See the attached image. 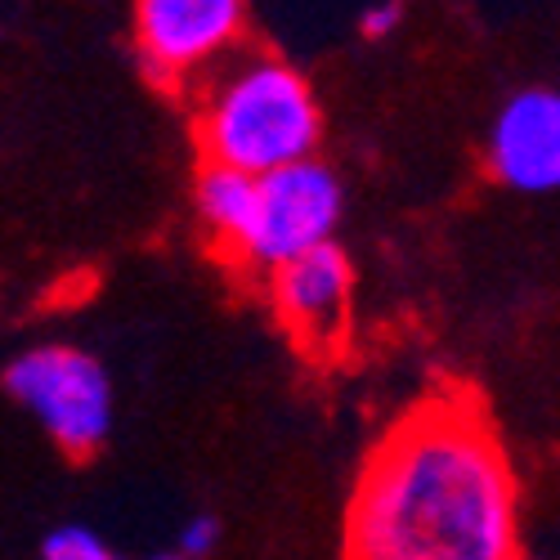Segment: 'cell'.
Masks as SVG:
<instances>
[{
    "mask_svg": "<svg viewBox=\"0 0 560 560\" xmlns=\"http://www.w3.org/2000/svg\"><path fill=\"white\" fill-rule=\"evenodd\" d=\"M516 538V466L466 390L399 417L368 453L346 516V560H511Z\"/></svg>",
    "mask_w": 560,
    "mask_h": 560,
    "instance_id": "cell-1",
    "label": "cell"
},
{
    "mask_svg": "<svg viewBox=\"0 0 560 560\" xmlns=\"http://www.w3.org/2000/svg\"><path fill=\"white\" fill-rule=\"evenodd\" d=\"M194 135L202 162L260 179L314 158L323 113L314 85L292 63L273 55H233L202 81Z\"/></svg>",
    "mask_w": 560,
    "mask_h": 560,
    "instance_id": "cell-2",
    "label": "cell"
},
{
    "mask_svg": "<svg viewBox=\"0 0 560 560\" xmlns=\"http://www.w3.org/2000/svg\"><path fill=\"white\" fill-rule=\"evenodd\" d=\"M5 390L27 408L63 457H95L113 431V382L77 346H32L5 368Z\"/></svg>",
    "mask_w": 560,
    "mask_h": 560,
    "instance_id": "cell-3",
    "label": "cell"
},
{
    "mask_svg": "<svg viewBox=\"0 0 560 560\" xmlns=\"http://www.w3.org/2000/svg\"><path fill=\"white\" fill-rule=\"evenodd\" d=\"M341 207H346L341 179L318 158L260 175L256 220L247 229L238 256H233V265L260 269L269 278L273 269L328 247L332 229L341 224Z\"/></svg>",
    "mask_w": 560,
    "mask_h": 560,
    "instance_id": "cell-4",
    "label": "cell"
},
{
    "mask_svg": "<svg viewBox=\"0 0 560 560\" xmlns=\"http://www.w3.org/2000/svg\"><path fill=\"white\" fill-rule=\"evenodd\" d=\"M247 0H135V50L162 85H189L233 59Z\"/></svg>",
    "mask_w": 560,
    "mask_h": 560,
    "instance_id": "cell-5",
    "label": "cell"
},
{
    "mask_svg": "<svg viewBox=\"0 0 560 560\" xmlns=\"http://www.w3.org/2000/svg\"><path fill=\"white\" fill-rule=\"evenodd\" d=\"M350 296H354V265L337 243L269 273V305L278 323L314 359H328L346 346Z\"/></svg>",
    "mask_w": 560,
    "mask_h": 560,
    "instance_id": "cell-6",
    "label": "cell"
},
{
    "mask_svg": "<svg viewBox=\"0 0 560 560\" xmlns=\"http://www.w3.org/2000/svg\"><path fill=\"white\" fill-rule=\"evenodd\" d=\"M489 171L516 194L560 189V90H516L489 126Z\"/></svg>",
    "mask_w": 560,
    "mask_h": 560,
    "instance_id": "cell-7",
    "label": "cell"
},
{
    "mask_svg": "<svg viewBox=\"0 0 560 560\" xmlns=\"http://www.w3.org/2000/svg\"><path fill=\"white\" fill-rule=\"evenodd\" d=\"M256 194H260V179L247 171H233L220 162H202L198 179H194V207L198 220L207 229V238L215 243L220 256H238L247 229L256 220Z\"/></svg>",
    "mask_w": 560,
    "mask_h": 560,
    "instance_id": "cell-8",
    "label": "cell"
},
{
    "mask_svg": "<svg viewBox=\"0 0 560 560\" xmlns=\"http://www.w3.org/2000/svg\"><path fill=\"white\" fill-rule=\"evenodd\" d=\"M40 560H117V551L85 525H59L45 534Z\"/></svg>",
    "mask_w": 560,
    "mask_h": 560,
    "instance_id": "cell-9",
    "label": "cell"
},
{
    "mask_svg": "<svg viewBox=\"0 0 560 560\" xmlns=\"http://www.w3.org/2000/svg\"><path fill=\"white\" fill-rule=\"evenodd\" d=\"M215 542H220V525L211 516H194L179 529V556L184 560H202L207 551H215Z\"/></svg>",
    "mask_w": 560,
    "mask_h": 560,
    "instance_id": "cell-10",
    "label": "cell"
},
{
    "mask_svg": "<svg viewBox=\"0 0 560 560\" xmlns=\"http://www.w3.org/2000/svg\"><path fill=\"white\" fill-rule=\"evenodd\" d=\"M399 19H404V5H399V0H377V5H368V10H363L359 32H363L368 40H386V36L399 27Z\"/></svg>",
    "mask_w": 560,
    "mask_h": 560,
    "instance_id": "cell-11",
    "label": "cell"
},
{
    "mask_svg": "<svg viewBox=\"0 0 560 560\" xmlns=\"http://www.w3.org/2000/svg\"><path fill=\"white\" fill-rule=\"evenodd\" d=\"M149 560H184V556H179V551H175V556H149Z\"/></svg>",
    "mask_w": 560,
    "mask_h": 560,
    "instance_id": "cell-12",
    "label": "cell"
},
{
    "mask_svg": "<svg viewBox=\"0 0 560 560\" xmlns=\"http://www.w3.org/2000/svg\"><path fill=\"white\" fill-rule=\"evenodd\" d=\"M511 560H529V556H511Z\"/></svg>",
    "mask_w": 560,
    "mask_h": 560,
    "instance_id": "cell-13",
    "label": "cell"
}]
</instances>
